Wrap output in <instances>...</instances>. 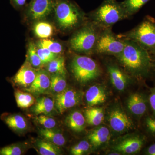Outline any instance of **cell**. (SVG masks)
<instances>
[{
  "mask_svg": "<svg viewBox=\"0 0 155 155\" xmlns=\"http://www.w3.org/2000/svg\"><path fill=\"white\" fill-rule=\"evenodd\" d=\"M145 141V139L143 136L132 134L120 139L114 145L113 149L120 153L133 154L140 151Z\"/></svg>",
  "mask_w": 155,
  "mask_h": 155,
  "instance_id": "cell-9",
  "label": "cell"
},
{
  "mask_svg": "<svg viewBox=\"0 0 155 155\" xmlns=\"http://www.w3.org/2000/svg\"><path fill=\"white\" fill-rule=\"evenodd\" d=\"M38 47L44 48L54 54H61L63 51L62 45L58 42L48 39L41 40L38 43Z\"/></svg>",
  "mask_w": 155,
  "mask_h": 155,
  "instance_id": "cell-30",
  "label": "cell"
},
{
  "mask_svg": "<svg viewBox=\"0 0 155 155\" xmlns=\"http://www.w3.org/2000/svg\"><path fill=\"white\" fill-rule=\"evenodd\" d=\"M55 95V107L61 114L77 105L81 99V95L79 92L69 87Z\"/></svg>",
  "mask_w": 155,
  "mask_h": 155,
  "instance_id": "cell-8",
  "label": "cell"
},
{
  "mask_svg": "<svg viewBox=\"0 0 155 155\" xmlns=\"http://www.w3.org/2000/svg\"><path fill=\"white\" fill-rule=\"evenodd\" d=\"M71 72L78 82L85 84L100 77L101 70L94 60L85 56L75 55L70 63Z\"/></svg>",
  "mask_w": 155,
  "mask_h": 155,
  "instance_id": "cell-6",
  "label": "cell"
},
{
  "mask_svg": "<svg viewBox=\"0 0 155 155\" xmlns=\"http://www.w3.org/2000/svg\"><path fill=\"white\" fill-rule=\"evenodd\" d=\"M152 52L153 53V54L154 55L155 59V50H154V51H153Z\"/></svg>",
  "mask_w": 155,
  "mask_h": 155,
  "instance_id": "cell-39",
  "label": "cell"
},
{
  "mask_svg": "<svg viewBox=\"0 0 155 155\" xmlns=\"http://www.w3.org/2000/svg\"><path fill=\"white\" fill-rule=\"evenodd\" d=\"M24 151L22 145L14 143L0 148V155H21Z\"/></svg>",
  "mask_w": 155,
  "mask_h": 155,
  "instance_id": "cell-31",
  "label": "cell"
},
{
  "mask_svg": "<svg viewBox=\"0 0 155 155\" xmlns=\"http://www.w3.org/2000/svg\"><path fill=\"white\" fill-rule=\"evenodd\" d=\"M27 60L31 66L36 69H40L44 65L37 53L36 46L32 43L28 45Z\"/></svg>",
  "mask_w": 155,
  "mask_h": 155,
  "instance_id": "cell-29",
  "label": "cell"
},
{
  "mask_svg": "<svg viewBox=\"0 0 155 155\" xmlns=\"http://www.w3.org/2000/svg\"><path fill=\"white\" fill-rule=\"evenodd\" d=\"M145 154L148 155H155V143L147 148L145 150Z\"/></svg>",
  "mask_w": 155,
  "mask_h": 155,
  "instance_id": "cell-37",
  "label": "cell"
},
{
  "mask_svg": "<svg viewBox=\"0 0 155 155\" xmlns=\"http://www.w3.org/2000/svg\"><path fill=\"white\" fill-rule=\"evenodd\" d=\"M38 70L26 61L12 78L11 81L15 86L25 89L28 88L35 79Z\"/></svg>",
  "mask_w": 155,
  "mask_h": 155,
  "instance_id": "cell-11",
  "label": "cell"
},
{
  "mask_svg": "<svg viewBox=\"0 0 155 155\" xmlns=\"http://www.w3.org/2000/svg\"><path fill=\"white\" fill-rule=\"evenodd\" d=\"M37 53L44 65L48 64L58 57L57 54L44 48H36Z\"/></svg>",
  "mask_w": 155,
  "mask_h": 155,
  "instance_id": "cell-33",
  "label": "cell"
},
{
  "mask_svg": "<svg viewBox=\"0 0 155 155\" xmlns=\"http://www.w3.org/2000/svg\"><path fill=\"white\" fill-rule=\"evenodd\" d=\"M91 21L101 29L112 28L117 22L129 17L121 2L116 0H104L90 14Z\"/></svg>",
  "mask_w": 155,
  "mask_h": 155,
  "instance_id": "cell-2",
  "label": "cell"
},
{
  "mask_svg": "<svg viewBox=\"0 0 155 155\" xmlns=\"http://www.w3.org/2000/svg\"><path fill=\"white\" fill-rule=\"evenodd\" d=\"M110 137V132L105 126H99L89 133L87 138L91 144L95 148L105 144Z\"/></svg>",
  "mask_w": 155,
  "mask_h": 155,
  "instance_id": "cell-17",
  "label": "cell"
},
{
  "mask_svg": "<svg viewBox=\"0 0 155 155\" xmlns=\"http://www.w3.org/2000/svg\"><path fill=\"white\" fill-rule=\"evenodd\" d=\"M67 127L75 132H81L85 127L86 120L84 116L79 111L71 112L68 115L65 120Z\"/></svg>",
  "mask_w": 155,
  "mask_h": 155,
  "instance_id": "cell-19",
  "label": "cell"
},
{
  "mask_svg": "<svg viewBox=\"0 0 155 155\" xmlns=\"http://www.w3.org/2000/svg\"><path fill=\"white\" fill-rule=\"evenodd\" d=\"M108 120L112 129L117 133L126 132L133 126L132 120L119 108H115L111 110Z\"/></svg>",
  "mask_w": 155,
  "mask_h": 155,
  "instance_id": "cell-10",
  "label": "cell"
},
{
  "mask_svg": "<svg viewBox=\"0 0 155 155\" xmlns=\"http://www.w3.org/2000/svg\"><path fill=\"white\" fill-rule=\"evenodd\" d=\"M1 119L15 133H22L28 129V122L20 114H4L1 116Z\"/></svg>",
  "mask_w": 155,
  "mask_h": 155,
  "instance_id": "cell-16",
  "label": "cell"
},
{
  "mask_svg": "<svg viewBox=\"0 0 155 155\" xmlns=\"http://www.w3.org/2000/svg\"><path fill=\"white\" fill-rule=\"evenodd\" d=\"M37 122L45 128H54L57 125V122L52 117L45 114H40L35 118Z\"/></svg>",
  "mask_w": 155,
  "mask_h": 155,
  "instance_id": "cell-32",
  "label": "cell"
},
{
  "mask_svg": "<svg viewBox=\"0 0 155 155\" xmlns=\"http://www.w3.org/2000/svg\"><path fill=\"white\" fill-rule=\"evenodd\" d=\"M54 10L59 26L63 30H72L84 19L83 12L69 0H55Z\"/></svg>",
  "mask_w": 155,
  "mask_h": 155,
  "instance_id": "cell-4",
  "label": "cell"
},
{
  "mask_svg": "<svg viewBox=\"0 0 155 155\" xmlns=\"http://www.w3.org/2000/svg\"><path fill=\"white\" fill-rule=\"evenodd\" d=\"M147 100L144 95L136 93L130 95L127 101L128 110L138 117L143 116L147 110Z\"/></svg>",
  "mask_w": 155,
  "mask_h": 155,
  "instance_id": "cell-15",
  "label": "cell"
},
{
  "mask_svg": "<svg viewBox=\"0 0 155 155\" xmlns=\"http://www.w3.org/2000/svg\"><path fill=\"white\" fill-rule=\"evenodd\" d=\"M90 144L87 140H82L71 148L70 153L73 155H82L88 151Z\"/></svg>",
  "mask_w": 155,
  "mask_h": 155,
  "instance_id": "cell-34",
  "label": "cell"
},
{
  "mask_svg": "<svg viewBox=\"0 0 155 155\" xmlns=\"http://www.w3.org/2000/svg\"><path fill=\"white\" fill-rule=\"evenodd\" d=\"M35 34L40 38H47L52 35L53 28L52 25L47 22H37L34 27Z\"/></svg>",
  "mask_w": 155,
  "mask_h": 155,
  "instance_id": "cell-28",
  "label": "cell"
},
{
  "mask_svg": "<svg viewBox=\"0 0 155 155\" xmlns=\"http://www.w3.org/2000/svg\"><path fill=\"white\" fill-rule=\"evenodd\" d=\"M107 67L111 82L114 87L119 91H124L129 81L128 75L116 64L110 63Z\"/></svg>",
  "mask_w": 155,
  "mask_h": 155,
  "instance_id": "cell-14",
  "label": "cell"
},
{
  "mask_svg": "<svg viewBox=\"0 0 155 155\" xmlns=\"http://www.w3.org/2000/svg\"><path fill=\"white\" fill-rule=\"evenodd\" d=\"M39 133L43 139L51 142L58 146H63L66 143L65 137L61 130L58 129L42 127L39 129Z\"/></svg>",
  "mask_w": 155,
  "mask_h": 155,
  "instance_id": "cell-20",
  "label": "cell"
},
{
  "mask_svg": "<svg viewBox=\"0 0 155 155\" xmlns=\"http://www.w3.org/2000/svg\"><path fill=\"white\" fill-rule=\"evenodd\" d=\"M124 40L125 47L116 57L120 65L135 77L147 76L152 67V59L149 51L135 41Z\"/></svg>",
  "mask_w": 155,
  "mask_h": 155,
  "instance_id": "cell-1",
  "label": "cell"
},
{
  "mask_svg": "<svg viewBox=\"0 0 155 155\" xmlns=\"http://www.w3.org/2000/svg\"><path fill=\"white\" fill-rule=\"evenodd\" d=\"M87 122L92 126H98L104 120V111L102 108L92 107L86 110L84 113Z\"/></svg>",
  "mask_w": 155,
  "mask_h": 155,
  "instance_id": "cell-24",
  "label": "cell"
},
{
  "mask_svg": "<svg viewBox=\"0 0 155 155\" xmlns=\"http://www.w3.org/2000/svg\"><path fill=\"white\" fill-rule=\"evenodd\" d=\"M85 98L88 106L93 107L104 103L107 100V94L102 86L93 85L87 91Z\"/></svg>",
  "mask_w": 155,
  "mask_h": 155,
  "instance_id": "cell-18",
  "label": "cell"
},
{
  "mask_svg": "<svg viewBox=\"0 0 155 155\" xmlns=\"http://www.w3.org/2000/svg\"><path fill=\"white\" fill-rule=\"evenodd\" d=\"M55 0H32L28 14L33 20H40L49 15L54 10Z\"/></svg>",
  "mask_w": 155,
  "mask_h": 155,
  "instance_id": "cell-12",
  "label": "cell"
},
{
  "mask_svg": "<svg viewBox=\"0 0 155 155\" xmlns=\"http://www.w3.org/2000/svg\"><path fill=\"white\" fill-rule=\"evenodd\" d=\"M124 39L113 32L112 28L101 29L95 48L94 54L113 55H119L125 47Z\"/></svg>",
  "mask_w": 155,
  "mask_h": 155,
  "instance_id": "cell-7",
  "label": "cell"
},
{
  "mask_svg": "<svg viewBox=\"0 0 155 155\" xmlns=\"http://www.w3.org/2000/svg\"><path fill=\"white\" fill-rule=\"evenodd\" d=\"M14 96L17 106L21 109L29 107L36 102V100L33 95L27 92H23L18 89L15 90Z\"/></svg>",
  "mask_w": 155,
  "mask_h": 155,
  "instance_id": "cell-25",
  "label": "cell"
},
{
  "mask_svg": "<svg viewBox=\"0 0 155 155\" xmlns=\"http://www.w3.org/2000/svg\"><path fill=\"white\" fill-rule=\"evenodd\" d=\"M47 71L50 74H59L66 75L67 70L65 67V59L59 56L48 63Z\"/></svg>",
  "mask_w": 155,
  "mask_h": 155,
  "instance_id": "cell-26",
  "label": "cell"
},
{
  "mask_svg": "<svg viewBox=\"0 0 155 155\" xmlns=\"http://www.w3.org/2000/svg\"><path fill=\"white\" fill-rule=\"evenodd\" d=\"M67 87L66 75L59 74H50L49 92L56 95Z\"/></svg>",
  "mask_w": 155,
  "mask_h": 155,
  "instance_id": "cell-23",
  "label": "cell"
},
{
  "mask_svg": "<svg viewBox=\"0 0 155 155\" xmlns=\"http://www.w3.org/2000/svg\"><path fill=\"white\" fill-rule=\"evenodd\" d=\"M145 122L148 131L150 133L155 135V119L152 117H147Z\"/></svg>",
  "mask_w": 155,
  "mask_h": 155,
  "instance_id": "cell-35",
  "label": "cell"
},
{
  "mask_svg": "<svg viewBox=\"0 0 155 155\" xmlns=\"http://www.w3.org/2000/svg\"><path fill=\"white\" fill-rule=\"evenodd\" d=\"M54 107V100L48 97H40L37 99L32 111L37 116L40 114L48 115L52 112Z\"/></svg>",
  "mask_w": 155,
  "mask_h": 155,
  "instance_id": "cell-21",
  "label": "cell"
},
{
  "mask_svg": "<svg viewBox=\"0 0 155 155\" xmlns=\"http://www.w3.org/2000/svg\"><path fill=\"white\" fill-rule=\"evenodd\" d=\"M101 28L90 21L77 30L69 40L71 49L87 54H94L95 48Z\"/></svg>",
  "mask_w": 155,
  "mask_h": 155,
  "instance_id": "cell-3",
  "label": "cell"
},
{
  "mask_svg": "<svg viewBox=\"0 0 155 155\" xmlns=\"http://www.w3.org/2000/svg\"><path fill=\"white\" fill-rule=\"evenodd\" d=\"M50 73L46 70L38 69L33 82L28 88L25 89V91L35 96L49 92Z\"/></svg>",
  "mask_w": 155,
  "mask_h": 155,
  "instance_id": "cell-13",
  "label": "cell"
},
{
  "mask_svg": "<svg viewBox=\"0 0 155 155\" xmlns=\"http://www.w3.org/2000/svg\"><path fill=\"white\" fill-rule=\"evenodd\" d=\"M36 147L40 155H60L62 154L60 147L43 139L38 140Z\"/></svg>",
  "mask_w": 155,
  "mask_h": 155,
  "instance_id": "cell-22",
  "label": "cell"
},
{
  "mask_svg": "<svg viewBox=\"0 0 155 155\" xmlns=\"http://www.w3.org/2000/svg\"><path fill=\"white\" fill-rule=\"evenodd\" d=\"M149 101L150 105L155 116V87L151 89Z\"/></svg>",
  "mask_w": 155,
  "mask_h": 155,
  "instance_id": "cell-36",
  "label": "cell"
},
{
  "mask_svg": "<svg viewBox=\"0 0 155 155\" xmlns=\"http://www.w3.org/2000/svg\"><path fill=\"white\" fill-rule=\"evenodd\" d=\"M12 3L15 6L17 7H21L25 4L26 0H11Z\"/></svg>",
  "mask_w": 155,
  "mask_h": 155,
  "instance_id": "cell-38",
  "label": "cell"
},
{
  "mask_svg": "<svg viewBox=\"0 0 155 155\" xmlns=\"http://www.w3.org/2000/svg\"><path fill=\"white\" fill-rule=\"evenodd\" d=\"M117 36L122 39L135 41L152 52L155 50V21L151 18H147L133 29Z\"/></svg>",
  "mask_w": 155,
  "mask_h": 155,
  "instance_id": "cell-5",
  "label": "cell"
},
{
  "mask_svg": "<svg viewBox=\"0 0 155 155\" xmlns=\"http://www.w3.org/2000/svg\"><path fill=\"white\" fill-rule=\"evenodd\" d=\"M150 0H124L122 7L129 18L135 14Z\"/></svg>",
  "mask_w": 155,
  "mask_h": 155,
  "instance_id": "cell-27",
  "label": "cell"
}]
</instances>
